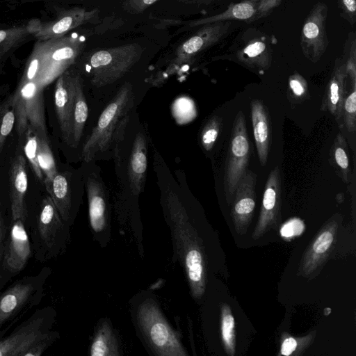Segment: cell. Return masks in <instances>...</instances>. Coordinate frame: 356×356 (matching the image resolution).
<instances>
[{
    "label": "cell",
    "mask_w": 356,
    "mask_h": 356,
    "mask_svg": "<svg viewBox=\"0 0 356 356\" xmlns=\"http://www.w3.org/2000/svg\"><path fill=\"white\" fill-rule=\"evenodd\" d=\"M334 163L337 166L344 182L348 183L350 174V162L348 146L345 138L339 133L335 138L332 147Z\"/></svg>",
    "instance_id": "obj_32"
},
{
    "label": "cell",
    "mask_w": 356,
    "mask_h": 356,
    "mask_svg": "<svg viewBox=\"0 0 356 356\" xmlns=\"http://www.w3.org/2000/svg\"><path fill=\"white\" fill-rule=\"evenodd\" d=\"M10 201L13 220L25 222L27 210L25 197L28 188V173L25 157L19 154L12 161L10 168Z\"/></svg>",
    "instance_id": "obj_22"
},
{
    "label": "cell",
    "mask_w": 356,
    "mask_h": 356,
    "mask_svg": "<svg viewBox=\"0 0 356 356\" xmlns=\"http://www.w3.org/2000/svg\"><path fill=\"white\" fill-rule=\"evenodd\" d=\"M68 225L62 219L50 196L45 197L36 218L35 234L38 259L47 260L63 254L70 239Z\"/></svg>",
    "instance_id": "obj_8"
},
{
    "label": "cell",
    "mask_w": 356,
    "mask_h": 356,
    "mask_svg": "<svg viewBox=\"0 0 356 356\" xmlns=\"http://www.w3.org/2000/svg\"><path fill=\"white\" fill-rule=\"evenodd\" d=\"M158 0H124L122 3L123 9L131 14L143 13L148 7Z\"/></svg>",
    "instance_id": "obj_40"
},
{
    "label": "cell",
    "mask_w": 356,
    "mask_h": 356,
    "mask_svg": "<svg viewBox=\"0 0 356 356\" xmlns=\"http://www.w3.org/2000/svg\"><path fill=\"white\" fill-rule=\"evenodd\" d=\"M345 127L348 131L353 132L356 129V83L353 84L352 92L345 98L342 116Z\"/></svg>",
    "instance_id": "obj_37"
},
{
    "label": "cell",
    "mask_w": 356,
    "mask_h": 356,
    "mask_svg": "<svg viewBox=\"0 0 356 356\" xmlns=\"http://www.w3.org/2000/svg\"><path fill=\"white\" fill-rule=\"evenodd\" d=\"M289 92L296 101L305 99L308 93L306 80L298 73L292 74L289 79Z\"/></svg>",
    "instance_id": "obj_38"
},
{
    "label": "cell",
    "mask_w": 356,
    "mask_h": 356,
    "mask_svg": "<svg viewBox=\"0 0 356 356\" xmlns=\"http://www.w3.org/2000/svg\"><path fill=\"white\" fill-rule=\"evenodd\" d=\"M138 326L154 355H188L177 332L170 325L156 302L147 299L137 309Z\"/></svg>",
    "instance_id": "obj_6"
},
{
    "label": "cell",
    "mask_w": 356,
    "mask_h": 356,
    "mask_svg": "<svg viewBox=\"0 0 356 356\" xmlns=\"http://www.w3.org/2000/svg\"><path fill=\"white\" fill-rule=\"evenodd\" d=\"M136 108L134 87L131 82H124L102 110L95 126L83 143V163L112 159L117 130L122 120Z\"/></svg>",
    "instance_id": "obj_3"
},
{
    "label": "cell",
    "mask_w": 356,
    "mask_h": 356,
    "mask_svg": "<svg viewBox=\"0 0 356 356\" xmlns=\"http://www.w3.org/2000/svg\"><path fill=\"white\" fill-rule=\"evenodd\" d=\"M73 175L69 171L58 172L51 178H44L45 188L62 219L70 224L74 211Z\"/></svg>",
    "instance_id": "obj_23"
},
{
    "label": "cell",
    "mask_w": 356,
    "mask_h": 356,
    "mask_svg": "<svg viewBox=\"0 0 356 356\" xmlns=\"http://www.w3.org/2000/svg\"><path fill=\"white\" fill-rule=\"evenodd\" d=\"M55 314L50 307L36 310L9 335L0 339V356H23L31 346L58 334L51 330Z\"/></svg>",
    "instance_id": "obj_10"
},
{
    "label": "cell",
    "mask_w": 356,
    "mask_h": 356,
    "mask_svg": "<svg viewBox=\"0 0 356 356\" xmlns=\"http://www.w3.org/2000/svg\"><path fill=\"white\" fill-rule=\"evenodd\" d=\"M346 68L347 74H349L353 84L356 83V69H355V42L353 41L350 48V57L346 63Z\"/></svg>",
    "instance_id": "obj_42"
},
{
    "label": "cell",
    "mask_w": 356,
    "mask_h": 356,
    "mask_svg": "<svg viewBox=\"0 0 356 356\" xmlns=\"http://www.w3.org/2000/svg\"><path fill=\"white\" fill-rule=\"evenodd\" d=\"M338 224L335 220L326 223L311 241L300 261L298 273L307 276L313 273L328 257L336 240Z\"/></svg>",
    "instance_id": "obj_21"
},
{
    "label": "cell",
    "mask_w": 356,
    "mask_h": 356,
    "mask_svg": "<svg viewBox=\"0 0 356 356\" xmlns=\"http://www.w3.org/2000/svg\"><path fill=\"white\" fill-rule=\"evenodd\" d=\"M330 312H331V309H330V308L327 307V308H325V309H324V314H325V316H327L328 314H330Z\"/></svg>",
    "instance_id": "obj_45"
},
{
    "label": "cell",
    "mask_w": 356,
    "mask_h": 356,
    "mask_svg": "<svg viewBox=\"0 0 356 356\" xmlns=\"http://www.w3.org/2000/svg\"><path fill=\"white\" fill-rule=\"evenodd\" d=\"M251 118L253 134L260 164L267 162L270 143V124L268 111L262 102L254 99L251 103Z\"/></svg>",
    "instance_id": "obj_24"
},
{
    "label": "cell",
    "mask_w": 356,
    "mask_h": 356,
    "mask_svg": "<svg viewBox=\"0 0 356 356\" xmlns=\"http://www.w3.org/2000/svg\"><path fill=\"white\" fill-rule=\"evenodd\" d=\"M83 47L82 41L72 35L36 43L33 52L38 58L39 67L34 82L44 89L75 63Z\"/></svg>",
    "instance_id": "obj_7"
},
{
    "label": "cell",
    "mask_w": 356,
    "mask_h": 356,
    "mask_svg": "<svg viewBox=\"0 0 356 356\" xmlns=\"http://www.w3.org/2000/svg\"><path fill=\"white\" fill-rule=\"evenodd\" d=\"M34 23L29 26L0 30V56L16 45L26 34L33 33Z\"/></svg>",
    "instance_id": "obj_34"
},
{
    "label": "cell",
    "mask_w": 356,
    "mask_h": 356,
    "mask_svg": "<svg viewBox=\"0 0 356 356\" xmlns=\"http://www.w3.org/2000/svg\"><path fill=\"white\" fill-rule=\"evenodd\" d=\"M250 154L245 119L243 113L240 111L233 124L225 166L224 191L229 205L232 204L236 188L248 170Z\"/></svg>",
    "instance_id": "obj_12"
},
{
    "label": "cell",
    "mask_w": 356,
    "mask_h": 356,
    "mask_svg": "<svg viewBox=\"0 0 356 356\" xmlns=\"http://www.w3.org/2000/svg\"><path fill=\"white\" fill-rule=\"evenodd\" d=\"M143 50L138 43L103 49L90 54L86 60L85 73L94 92L111 86L138 63Z\"/></svg>",
    "instance_id": "obj_4"
},
{
    "label": "cell",
    "mask_w": 356,
    "mask_h": 356,
    "mask_svg": "<svg viewBox=\"0 0 356 356\" xmlns=\"http://www.w3.org/2000/svg\"><path fill=\"white\" fill-rule=\"evenodd\" d=\"M220 334L226 354H236L235 321L229 305L222 303L220 307Z\"/></svg>",
    "instance_id": "obj_29"
},
{
    "label": "cell",
    "mask_w": 356,
    "mask_h": 356,
    "mask_svg": "<svg viewBox=\"0 0 356 356\" xmlns=\"http://www.w3.org/2000/svg\"><path fill=\"white\" fill-rule=\"evenodd\" d=\"M315 337V332L302 337H293L283 333L281 338L280 355L297 356L302 353L311 345Z\"/></svg>",
    "instance_id": "obj_31"
},
{
    "label": "cell",
    "mask_w": 356,
    "mask_h": 356,
    "mask_svg": "<svg viewBox=\"0 0 356 356\" xmlns=\"http://www.w3.org/2000/svg\"><path fill=\"white\" fill-rule=\"evenodd\" d=\"M85 189L88 202L91 229L101 244H106L110 234L111 204L109 191L96 162L83 163Z\"/></svg>",
    "instance_id": "obj_9"
},
{
    "label": "cell",
    "mask_w": 356,
    "mask_h": 356,
    "mask_svg": "<svg viewBox=\"0 0 356 356\" xmlns=\"http://www.w3.org/2000/svg\"><path fill=\"white\" fill-rule=\"evenodd\" d=\"M341 10L345 13L348 20L354 24L356 16V1L355 0H340Z\"/></svg>",
    "instance_id": "obj_41"
},
{
    "label": "cell",
    "mask_w": 356,
    "mask_h": 356,
    "mask_svg": "<svg viewBox=\"0 0 356 356\" xmlns=\"http://www.w3.org/2000/svg\"><path fill=\"white\" fill-rule=\"evenodd\" d=\"M38 160L44 178L51 179L58 172L49 139L40 136L38 152Z\"/></svg>",
    "instance_id": "obj_33"
},
{
    "label": "cell",
    "mask_w": 356,
    "mask_h": 356,
    "mask_svg": "<svg viewBox=\"0 0 356 356\" xmlns=\"http://www.w3.org/2000/svg\"><path fill=\"white\" fill-rule=\"evenodd\" d=\"M347 75L346 63L341 58L336 60L335 67L329 81L324 105L337 120L342 117L345 100V80Z\"/></svg>",
    "instance_id": "obj_25"
},
{
    "label": "cell",
    "mask_w": 356,
    "mask_h": 356,
    "mask_svg": "<svg viewBox=\"0 0 356 356\" xmlns=\"http://www.w3.org/2000/svg\"><path fill=\"white\" fill-rule=\"evenodd\" d=\"M229 21L207 24L181 43L176 49L174 63L181 65L188 63L198 54L218 42L228 33Z\"/></svg>",
    "instance_id": "obj_19"
},
{
    "label": "cell",
    "mask_w": 356,
    "mask_h": 356,
    "mask_svg": "<svg viewBox=\"0 0 356 356\" xmlns=\"http://www.w3.org/2000/svg\"><path fill=\"white\" fill-rule=\"evenodd\" d=\"M305 229L304 222L298 218H293L281 226L280 234L284 240L291 241L301 235Z\"/></svg>",
    "instance_id": "obj_39"
},
{
    "label": "cell",
    "mask_w": 356,
    "mask_h": 356,
    "mask_svg": "<svg viewBox=\"0 0 356 356\" xmlns=\"http://www.w3.org/2000/svg\"><path fill=\"white\" fill-rule=\"evenodd\" d=\"M50 274V269L44 267L36 275L17 280L0 296V339L15 322L39 305Z\"/></svg>",
    "instance_id": "obj_5"
},
{
    "label": "cell",
    "mask_w": 356,
    "mask_h": 356,
    "mask_svg": "<svg viewBox=\"0 0 356 356\" xmlns=\"http://www.w3.org/2000/svg\"><path fill=\"white\" fill-rule=\"evenodd\" d=\"M9 102L15 110L16 130L19 137L24 136L31 125L42 136L48 138L43 88L34 81L18 85Z\"/></svg>",
    "instance_id": "obj_11"
},
{
    "label": "cell",
    "mask_w": 356,
    "mask_h": 356,
    "mask_svg": "<svg viewBox=\"0 0 356 356\" xmlns=\"http://www.w3.org/2000/svg\"><path fill=\"white\" fill-rule=\"evenodd\" d=\"M281 1L282 0H241L229 5L222 13L186 23L179 31H188L214 22L231 20L251 22L268 15Z\"/></svg>",
    "instance_id": "obj_13"
},
{
    "label": "cell",
    "mask_w": 356,
    "mask_h": 356,
    "mask_svg": "<svg viewBox=\"0 0 356 356\" xmlns=\"http://www.w3.org/2000/svg\"><path fill=\"white\" fill-rule=\"evenodd\" d=\"M7 103L0 112V154L15 123V110L9 101Z\"/></svg>",
    "instance_id": "obj_36"
},
{
    "label": "cell",
    "mask_w": 356,
    "mask_h": 356,
    "mask_svg": "<svg viewBox=\"0 0 356 356\" xmlns=\"http://www.w3.org/2000/svg\"><path fill=\"white\" fill-rule=\"evenodd\" d=\"M181 2L188 4H196L197 6L201 5H209L217 0H179Z\"/></svg>",
    "instance_id": "obj_44"
},
{
    "label": "cell",
    "mask_w": 356,
    "mask_h": 356,
    "mask_svg": "<svg viewBox=\"0 0 356 356\" xmlns=\"http://www.w3.org/2000/svg\"><path fill=\"white\" fill-rule=\"evenodd\" d=\"M76 71L67 70L56 79L54 106L61 136L72 147V111Z\"/></svg>",
    "instance_id": "obj_18"
},
{
    "label": "cell",
    "mask_w": 356,
    "mask_h": 356,
    "mask_svg": "<svg viewBox=\"0 0 356 356\" xmlns=\"http://www.w3.org/2000/svg\"><path fill=\"white\" fill-rule=\"evenodd\" d=\"M149 137L136 111L121 122L116 134L112 159L115 163V207L119 218H136L138 198L143 191L147 172Z\"/></svg>",
    "instance_id": "obj_1"
},
{
    "label": "cell",
    "mask_w": 356,
    "mask_h": 356,
    "mask_svg": "<svg viewBox=\"0 0 356 356\" xmlns=\"http://www.w3.org/2000/svg\"><path fill=\"white\" fill-rule=\"evenodd\" d=\"M281 219V177L280 168L277 165L270 171L266 180L252 238L259 239L270 229H276Z\"/></svg>",
    "instance_id": "obj_14"
},
{
    "label": "cell",
    "mask_w": 356,
    "mask_h": 356,
    "mask_svg": "<svg viewBox=\"0 0 356 356\" xmlns=\"http://www.w3.org/2000/svg\"><path fill=\"white\" fill-rule=\"evenodd\" d=\"M40 134L31 125H29L24 134L25 143L24 146V154L28 159L33 172L38 179H43V174L39 165L38 160V152L40 144Z\"/></svg>",
    "instance_id": "obj_30"
},
{
    "label": "cell",
    "mask_w": 356,
    "mask_h": 356,
    "mask_svg": "<svg viewBox=\"0 0 356 356\" xmlns=\"http://www.w3.org/2000/svg\"><path fill=\"white\" fill-rule=\"evenodd\" d=\"M84 88L83 79L76 71L72 125V147L74 148L78 147L81 142L88 117V105Z\"/></svg>",
    "instance_id": "obj_27"
},
{
    "label": "cell",
    "mask_w": 356,
    "mask_h": 356,
    "mask_svg": "<svg viewBox=\"0 0 356 356\" xmlns=\"http://www.w3.org/2000/svg\"><path fill=\"white\" fill-rule=\"evenodd\" d=\"M120 346L111 325L106 321L100 323L95 330L90 346L91 356H119Z\"/></svg>",
    "instance_id": "obj_28"
},
{
    "label": "cell",
    "mask_w": 356,
    "mask_h": 356,
    "mask_svg": "<svg viewBox=\"0 0 356 356\" xmlns=\"http://www.w3.org/2000/svg\"><path fill=\"white\" fill-rule=\"evenodd\" d=\"M326 4L318 2L307 16L301 32L300 44L304 55L316 62L325 53L329 41L325 31Z\"/></svg>",
    "instance_id": "obj_15"
},
{
    "label": "cell",
    "mask_w": 356,
    "mask_h": 356,
    "mask_svg": "<svg viewBox=\"0 0 356 356\" xmlns=\"http://www.w3.org/2000/svg\"><path fill=\"white\" fill-rule=\"evenodd\" d=\"M236 56L241 63L261 72L270 66L272 51L264 37H257L248 40Z\"/></svg>",
    "instance_id": "obj_26"
},
{
    "label": "cell",
    "mask_w": 356,
    "mask_h": 356,
    "mask_svg": "<svg viewBox=\"0 0 356 356\" xmlns=\"http://www.w3.org/2000/svg\"><path fill=\"white\" fill-rule=\"evenodd\" d=\"M256 184L257 175L247 170L234 193L231 216L234 229L239 235L247 232L252 222L256 204Z\"/></svg>",
    "instance_id": "obj_17"
},
{
    "label": "cell",
    "mask_w": 356,
    "mask_h": 356,
    "mask_svg": "<svg viewBox=\"0 0 356 356\" xmlns=\"http://www.w3.org/2000/svg\"><path fill=\"white\" fill-rule=\"evenodd\" d=\"M159 177L161 202L173 242L174 255L184 268L192 296L200 299L207 284V256L203 241L193 225L184 195Z\"/></svg>",
    "instance_id": "obj_2"
},
{
    "label": "cell",
    "mask_w": 356,
    "mask_h": 356,
    "mask_svg": "<svg viewBox=\"0 0 356 356\" xmlns=\"http://www.w3.org/2000/svg\"><path fill=\"white\" fill-rule=\"evenodd\" d=\"M3 238H4V229H3V218L1 212V207H0V261L1 260L2 254L3 251Z\"/></svg>",
    "instance_id": "obj_43"
},
{
    "label": "cell",
    "mask_w": 356,
    "mask_h": 356,
    "mask_svg": "<svg viewBox=\"0 0 356 356\" xmlns=\"http://www.w3.org/2000/svg\"><path fill=\"white\" fill-rule=\"evenodd\" d=\"M220 118L214 115L203 127L200 134V143L205 151H211L220 133Z\"/></svg>",
    "instance_id": "obj_35"
},
{
    "label": "cell",
    "mask_w": 356,
    "mask_h": 356,
    "mask_svg": "<svg viewBox=\"0 0 356 356\" xmlns=\"http://www.w3.org/2000/svg\"><path fill=\"white\" fill-rule=\"evenodd\" d=\"M21 219L13 220L8 238L2 254V266L12 273H18L31 257L29 238Z\"/></svg>",
    "instance_id": "obj_20"
},
{
    "label": "cell",
    "mask_w": 356,
    "mask_h": 356,
    "mask_svg": "<svg viewBox=\"0 0 356 356\" xmlns=\"http://www.w3.org/2000/svg\"><path fill=\"white\" fill-rule=\"evenodd\" d=\"M99 13L98 8H73L63 11L51 22L45 24L34 22L33 34L40 41L61 37L82 25L97 23Z\"/></svg>",
    "instance_id": "obj_16"
}]
</instances>
